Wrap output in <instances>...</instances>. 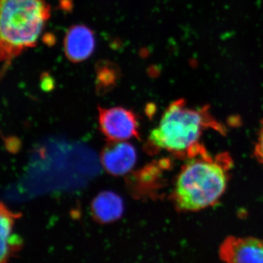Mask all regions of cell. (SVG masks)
<instances>
[{
	"mask_svg": "<svg viewBox=\"0 0 263 263\" xmlns=\"http://www.w3.org/2000/svg\"><path fill=\"white\" fill-rule=\"evenodd\" d=\"M91 207L95 220L103 224L118 220L124 212L122 199L110 191L99 194L91 202Z\"/></svg>",
	"mask_w": 263,
	"mask_h": 263,
	"instance_id": "cell-8",
	"label": "cell"
},
{
	"mask_svg": "<svg viewBox=\"0 0 263 263\" xmlns=\"http://www.w3.org/2000/svg\"><path fill=\"white\" fill-rule=\"evenodd\" d=\"M219 254L224 263H263V238L228 237Z\"/></svg>",
	"mask_w": 263,
	"mask_h": 263,
	"instance_id": "cell-5",
	"label": "cell"
},
{
	"mask_svg": "<svg viewBox=\"0 0 263 263\" xmlns=\"http://www.w3.org/2000/svg\"><path fill=\"white\" fill-rule=\"evenodd\" d=\"M254 154H255L256 157L258 159L259 162H262L263 164V122L261 124V127L260 129H259Z\"/></svg>",
	"mask_w": 263,
	"mask_h": 263,
	"instance_id": "cell-10",
	"label": "cell"
},
{
	"mask_svg": "<svg viewBox=\"0 0 263 263\" xmlns=\"http://www.w3.org/2000/svg\"><path fill=\"white\" fill-rule=\"evenodd\" d=\"M18 214L10 212L4 205L1 206V259L0 263H8L10 257L18 252L22 246V240L16 235L13 234V230L15 219Z\"/></svg>",
	"mask_w": 263,
	"mask_h": 263,
	"instance_id": "cell-9",
	"label": "cell"
},
{
	"mask_svg": "<svg viewBox=\"0 0 263 263\" xmlns=\"http://www.w3.org/2000/svg\"><path fill=\"white\" fill-rule=\"evenodd\" d=\"M95 47L94 33L86 26H73L67 31L64 48L66 56L71 62L84 61L92 54Z\"/></svg>",
	"mask_w": 263,
	"mask_h": 263,
	"instance_id": "cell-7",
	"label": "cell"
},
{
	"mask_svg": "<svg viewBox=\"0 0 263 263\" xmlns=\"http://www.w3.org/2000/svg\"><path fill=\"white\" fill-rule=\"evenodd\" d=\"M228 158H212L202 151L181 169L176 179L174 198L176 207L185 212H196L214 205L228 184Z\"/></svg>",
	"mask_w": 263,
	"mask_h": 263,
	"instance_id": "cell-1",
	"label": "cell"
},
{
	"mask_svg": "<svg viewBox=\"0 0 263 263\" xmlns=\"http://www.w3.org/2000/svg\"><path fill=\"white\" fill-rule=\"evenodd\" d=\"M99 124L110 141H124L139 136V123L134 112L122 107L99 108Z\"/></svg>",
	"mask_w": 263,
	"mask_h": 263,
	"instance_id": "cell-4",
	"label": "cell"
},
{
	"mask_svg": "<svg viewBox=\"0 0 263 263\" xmlns=\"http://www.w3.org/2000/svg\"><path fill=\"white\" fill-rule=\"evenodd\" d=\"M218 123L205 108H190L182 100L166 109L160 124L152 131L149 141L154 146L176 153H188L190 157L201 152L199 140L208 127L216 129Z\"/></svg>",
	"mask_w": 263,
	"mask_h": 263,
	"instance_id": "cell-3",
	"label": "cell"
},
{
	"mask_svg": "<svg viewBox=\"0 0 263 263\" xmlns=\"http://www.w3.org/2000/svg\"><path fill=\"white\" fill-rule=\"evenodd\" d=\"M104 168L113 176H123L134 167L137 161L136 148L130 143L110 141L100 155Z\"/></svg>",
	"mask_w": 263,
	"mask_h": 263,
	"instance_id": "cell-6",
	"label": "cell"
},
{
	"mask_svg": "<svg viewBox=\"0 0 263 263\" xmlns=\"http://www.w3.org/2000/svg\"><path fill=\"white\" fill-rule=\"evenodd\" d=\"M49 16L46 0H1L0 53L5 67L35 45Z\"/></svg>",
	"mask_w": 263,
	"mask_h": 263,
	"instance_id": "cell-2",
	"label": "cell"
}]
</instances>
